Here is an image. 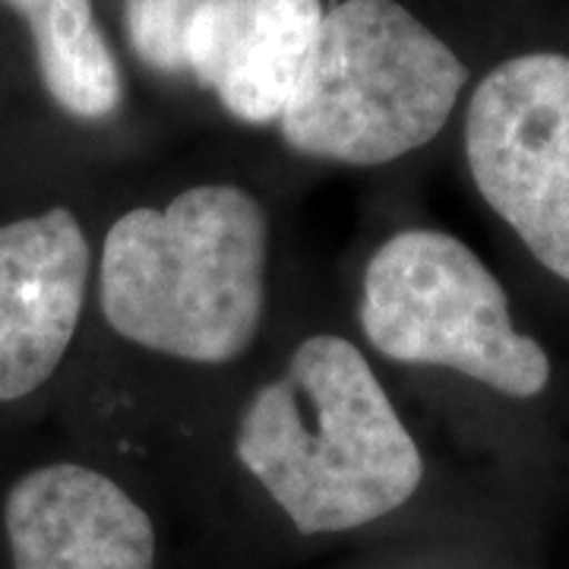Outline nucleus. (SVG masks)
I'll return each mask as SVG.
<instances>
[{
    "instance_id": "20e7f679",
    "label": "nucleus",
    "mask_w": 569,
    "mask_h": 569,
    "mask_svg": "<svg viewBox=\"0 0 569 569\" xmlns=\"http://www.w3.org/2000/svg\"><path fill=\"white\" fill-rule=\"evenodd\" d=\"M351 329L383 373H452L512 402L550 387L548 348L516 326L493 269L443 228L402 224L367 250Z\"/></svg>"
},
{
    "instance_id": "6e6552de",
    "label": "nucleus",
    "mask_w": 569,
    "mask_h": 569,
    "mask_svg": "<svg viewBox=\"0 0 569 569\" xmlns=\"http://www.w3.org/2000/svg\"><path fill=\"white\" fill-rule=\"evenodd\" d=\"M326 0H200L183 29L187 82L228 121L276 130L313 61Z\"/></svg>"
},
{
    "instance_id": "1a4fd4ad",
    "label": "nucleus",
    "mask_w": 569,
    "mask_h": 569,
    "mask_svg": "<svg viewBox=\"0 0 569 569\" xmlns=\"http://www.w3.org/2000/svg\"><path fill=\"white\" fill-rule=\"evenodd\" d=\"M32 39L41 89L82 127L121 121L127 77L96 0H3Z\"/></svg>"
},
{
    "instance_id": "9d476101",
    "label": "nucleus",
    "mask_w": 569,
    "mask_h": 569,
    "mask_svg": "<svg viewBox=\"0 0 569 569\" xmlns=\"http://www.w3.org/2000/svg\"><path fill=\"white\" fill-rule=\"evenodd\" d=\"M200 0H121V32L133 61L149 77L187 82L183 29Z\"/></svg>"
},
{
    "instance_id": "0eeeda50",
    "label": "nucleus",
    "mask_w": 569,
    "mask_h": 569,
    "mask_svg": "<svg viewBox=\"0 0 569 569\" xmlns=\"http://www.w3.org/2000/svg\"><path fill=\"white\" fill-rule=\"evenodd\" d=\"M0 526L10 569H162V526L140 485L80 459L22 471Z\"/></svg>"
},
{
    "instance_id": "39448f33",
    "label": "nucleus",
    "mask_w": 569,
    "mask_h": 569,
    "mask_svg": "<svg viewBox=\"0 0 569 569\" xmlns=\"http://www.w3.org/2000/svg\"><path fill=\"white\" fill-rule=\"evenodd\" d=\"M462 152L478 197L569 282V54L522 51L475 82Z\"/></svg>"
},
{
    "instance_id": "7ed1b4c3",
    "label": "nucleus",
    "mask_w": 569,
    "mask_h": 569,
    "mask_svg": "<svg viewBox=\"0 0 569 569\" xmlns=\"http://www.w3.org/2000/svg\"><path fill=\"white\" fill-rule=\"evenodd\" d=\"M468 82L456 48L402 0H329L276 133L295 159L383 171L447 130Z\"/></svg>"
},
{
    "instance_id": "423d86ee",
    "label": "nucleus",
    "mask_w": 569,
    "mask_h": 569,
    "mask_svg": "<svg viewBox=\"0 0 569 569\" xmlns=\"http://www.w3.org/2000/svg\"><path fill=\"white\" fill-rule=\"evenodd\" d=\"M96 241L70 206L0 222V406L48 387L86 323Z\"/></svg>"
},
{
    "instance_id": "f257e3e1",
    "label": "nucleus",
    "mask_w": 569,
    "mask_h": 569,
    "mask_svg": "<svg viewBox=\"0 0 569 569\" xmlns=\"http://www.w3.org/2000/svg\"><path fill=\"white\" fill-rule=\"evenodd\" d=\"M224 396V468L301 545L383 529L425 490V447L351 320L272 332Z\"/></svg>"
},
{
    "instance_id": "f03ea898",
    "label": "nucleus",
    "mask_w": 569,
    "mask_h": 569,
    "mask_svg": "<svg viewBox=\"0 0 569 569\" xmlns=\"http://www.w3.org/2000/svg\"><path fill=\"white\" fill-rule=\"evenodd\" d=\"M104 332L164 377L231 387L276 326V219L238 174H190L137 197L96 241Z\"/></svg>"
}]
</instances>
